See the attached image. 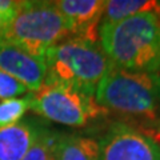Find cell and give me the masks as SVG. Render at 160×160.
Wrapping results in <instances>:
<instances>
[{
	"mask_svg": "<svg viewBox=\"0 0 160 160\" xmlns=\"http://www.w3.org/2000/svg\"><path fill=\"white\" fill-rule=\"evenodd\" d=\"M29 109L28 93L23 98H13L0 102V128L20 122Z\"/></svg>",
	"mask_w": 160,
	"mask_h": 160,
	"instance_id": "obj_13",
	"label": "cell"
},
{
	"mask_svg": "<svg viewBox=\"0 0 160 160\" xmlns=\"http://www.w3.org/2000/svg\"><path fill=\"white\" fill-rule=\"evenodd\" d=\"M59 132L47 126L39 133L32 147L28 149L23 160H56V143Z\"/></svg>",
	"mask_w": 160,
	"mask_h": 160,
	"instance_id": "obj_12",
	"label": "cell"
},
{
	"mask_svg": "<svg viewBox=\"0 0 160 160\" xmlns=\"http://www.w3.org/2000/svg\"><path fill=\"white\" fill-rule=\"evenodd\" d=\"M56 160H99L96 139L76 133L59 132Z\"/></svg>",
	"mask_w": 160,
	"mask_h": 160,
	"instance_id": "obj_10",
	"label": "cell"
},
{
	"mask_svg": "<svg viewBox=\"0 0 160 160\" xmlns=\"http://www.w3.org/2000/svg\"><path fill=\"white\" fill-rule=\"evenodd\" d=\"M55 6L68 23L72 38L99 42L106 0H58Z\"/></svg>",
	"mask_w": 160,
	"mask_h": 160,
	"instance_id": "obj_7",
	"label": "cell"
},
{
	"mask_svg": "<svg viewBox=\"0 0 160 160\" xmlns=\"http://www.w3.org/2000/svg\"><path fill=\"white\" fill-rule=\"evenodd\" d=\"M47 86H66L95 96L98 84L107 73L111 62L99 42L68 38L44 53Z\"/></svg>",
	"mask_w": 160,
	"mask_h": 160,
	"instance_id": "obj_3",
	"label": "cell"
},
{
	"mask_svg": "<svg viewBox=\"0 0 160 160\" xmlns=\"http://www.w3.org/2000/svg\"><path fill=\"white\" fill-rule=\"evenodd\" d=\"M0 69L26 86L29 92L39 91L46 79L43 60L0 39Z\"/></svg>",
	"mask_w": 160,
	"mask_h": 160,
	"instance_id": "obj_8",
	"label": "cell"
},
{
	"mask_svg": "<svg viewBox=\"0 0 160 160\" xmlns=\"http://www.w3.org/2000/svg\"><path fill=\"white\" fill-rule=\"evenodd\" d=\"M159 144H160V143H159Z\"/></svg>",
	"mask_w": 160,
	"mask_h": 160,
	"instance_id": "obj_19",
	"label": "cell"
},
{
	"mask_svg": "<svg viewBox=\"0 0 160 160\" xmlns=\"http://www.w3.org/2000/svg\"><path fill=\"white\" fill-rule=\"evenodd\" d=\"M29 109L44 120L68 127H86L109 113L92 95L66 86L43 84L36 92H28Z\"/></svg>",
	"mask_w": 160,
	"mask_h": 160,
	"instance_id": "obj_5",
	"label": "cell"
},
{
	"mask_svg": "<svg viewBox=\"0 0 160 160\" xmlns=\"http://www.w3.org/2000/svg\"><path fill=\"white\" fill-rule=\"evenodd\" d=\"M23 2L19 0H0V18L6 26L19 13Z\"/></svg>",
	"mask_w": 160,
	"mask_h": 160,
	"instance_id": "obj_15",
	"label": "cell"
},
{
	"mask_svg": "<svg viewBox=\"0 0 160 160\" xmlns=\"http://www.w3.org/2000/svg\"><path fill=\"white\" fill-rule=\"evenodd\" d=\"M143 12H160L159 2L151 0H106L102 23L112 24Z\"/></svg>",
	"mask_w": 160,
	"mask_h": 160,
	"instance_id": "obj_11",
	"label": "cell"
},
{
	"mask_svg": "<svg viewBox=\"0 0 160 160\" xmlns=\"http://www.w3.org/2000/svg\"><path fill=\"white\" fill-rule=\"evenodd\" d=\"M28 89L15 78L0 69V102L7 99H13L27 93Z\"/></svg>",
	"mask_w": 160,
	"mask_h": 160,
	"instance_id": "obj_14",
	"label": "cell"
},
{
	"mask_svg": "<svg viewBox=\"0 0 160 160\" xmlns=\"http://www.w3.org/2000/svg\"><path fill=\"white\" fill-rule=\"evenodd\" d=\"M99 106L143 129L160 124V73L136 72L111 66L95 91Z\"/></svg>",
	"mask_w": 160,
	"mask_h": 160,
	"instance_id": "obj_2",
	"label": "cell"
},
{
	"mask_svg": "<svg viewBox=\"0 0 160 160\" xmlns=\"http://www.w3.org/2000/svg\"><path fill=\"white\" fill-rule=\"evenodd\" d=\"M142 129H143V128H142ZM144 131H146L151 138H153L158 143H160V124H159V126L155 128V129H144Z\"/></svg>",
	"mask_w": 160,
	"mask_h": 160,
	"instance_id": "obj_16",
	"label": "cell"
},
{
	"mask_svg": "<svg viewBox=\"0 0 160 160\" xmlns=\"http://www.w3.org/2000/svg\"><path fill=\"white\" fill-rule=\"evenodd\" d=\"M72 38L71 29L55 2H23L19 13L4 27L0 39L43 60L44 53Z\"/></svg>",
	"mask_w": 160,
	"mask_h": 160,
	"instance_id": "obj_4",
	"label": "cell"
},
{
	"mask_svg": "<svg viewBox=\"0 0 160 160\" xmlns=\"http://www.w3.org/2000/svg\"><path fill=\"white\" fill-rule=\"evenodd\" d=\"M99 160H160V144L135 124L112 122L96 139Z\"/></svg>",
	"mask_w": 160,
	"mask_h": 160,
	"instance_id": "obj_6",
	"label": "cell"
},
{
	"mask_svg": "<svg viewBox=\"0 0 160 160\" xmlns=\"http://www.w3.org/2000/svg\"><path fill=\"white\" fill-rule=\"evenodd\" d=\"M159 7H160V2H159Z\"/></svg>",
	"mask_w": 160,
	"mask_h": 160,
	"instance_id": "obj_18",
	"label": "cell"
},
{
	"mask_svg": "<svg viewBox=\"0 0 160 160\" xmlns=\"http://www.w3.org/2000/svg\"><path fill=\"white\" fill-rule=\"evenodd\" d=\"M47 124L29 116L8 127L0 128V160H23L39 133Z\"/></svg>",
	"mask_w": 160,
	"mask_h": 160,
	"instance_id": "obj_9",
	"label": "cell"
},
{
	"mask_svg": "<svg viewBox=\"0 0 160 160\" xmlns=\"http://www.w3.org/2000/svg\"><path fill=\"white\" fill-rule=\"evenodd\" d=\"M98 40L112 66L160 73V12H143L118 23L100 24Z\"/></svg>",
	"mask_w": 160,
	"mask_h": 160,
	"instance_id": "obj_1",
	"label": "cell"
},
{
	"mask_svg": "<svg viewBox=\"0 0 160 160\" xmlns=\"http://www.w3.org/2000/svg\"><path fill=\"white\" fill-rule=\"evenodd\" d=\"M4 27H6V23H4L3 20H2V18H0V35H2V32H3Z\"/></svg>",
	"mask_w": 160,
	"mask_h": 160,
	"instance_id": "obj_17",
	"label": "cell"
}]
</instances>
